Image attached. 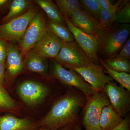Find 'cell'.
Here are the masks:
<instances>
[{
  "mask_svg": "<svg viewBox=\"0 0 130 130\" xmlns=\"http://www.w3.org/2000/svg\"><path fill=\"white\" fill-rule=\"evenodd\" d=\"M86 100L83 93L74 90L69 91L55 102L40 124L42 127L57 130L68 124L76 123Z\"/></svg>",
  "mask_w": 130,
  "mask_h": 130,
  "instance_id": "cell-1",
  "label": "cell"
},
{
  "mask_svg": "<svg viewBox=\"0 0 130 130\" xmlns=\"http://www.w3.org/2000/svg\"><path fill=\"white\" fill-rule=\"evenodd\" d=\"M130 32L129 24L114 23L98 30L95 36L98 43V55L103 60L114 58L125 44Z\"/></svg>",
  "mask_w": 130,
  "mask_h": 130,
  "instance_id": "cell-2",
  "label": "cell"
},
{
  "mask_svg": "<svg viewBox=\"0 0 130 130\" xmlns=\"http://www.w3.org/2000/svg\"><path fill=\"white\" fill-rule=\"evenodd\" d=\"M109 104V99L103 91L96 93L87 99L82 119L85 130H102L100 116L103 108Z\"/></svg>",
  "mask_w": 130,
  "mask_h": 130,
  "instance_id": "cell-3",
  "label": "cell"
},
{
  "mask_svg": "<svg viewBox=\"0 0 130 130\" xmlns=\"http://www.w3.org/2000/svg\"><path fill=\"white\" fill-rule=\"evenodd\" d=\"M54 60L66 69L71 70L93 63L75 41L63 43Z\"/></svg>",
  "mask_w": 130,
  "mask_h": 130,
  "instance_id": "cell-4",
  "label": "cell"
},
{
  "mask_svg": "<svg viewBox=\"0 0 130 130\" xmlns=\"http://www.w3.org/2000/svg\"><path fill=\"white\" fill-rule=\"evenodd\" d=\"M37 12L36 8H29L23 14L0 26V38L8 41L13 40L20 41Z\"/></svg>",
  "mask_w": 130,
  "mask_h": 130,
  "instance_id": "cell-5",
  "label": "cell"
},
{
  "mask_svg": "<svg viewBox=\"0 0 130 130\" xmlns=\"http://www.w3.org/2000/svg\"><path fill=\"white\" fill-rule=\"evenodd\" d=\"M46 21L41 12H38L32 18L20 41L19 49L23 58L47 32Z\"/></svg>",
  "mask_w": 130,
  "mask_h": 130,
  "instance_id": "cell-6",
  "label": "cell"
},
{
  "mask_svg": "<svg viewBox=\"0 0 130 130\" xmlns=\"http://www.w3.org/2000/svg\"><path fill=\"white\" fill-rule=\"evenodd\" d=\"M51 74L63 84L77 89L88 99L96 92L90 85L79 76L73 70H68L54 60L52 61Z\"/></svg>",
  "mask_w": 130,
  "mask_h": 130,
  "instance_id": "cell-7",
  "label": "cell"
},
{
  "mask_svg": "<svg viewBox=\"0 0 130 130\" xmlns=\"http://www.w3.org/2000/svg\"><path fill=\"white\" fill-rule=\"evenodd\" d=\"M73 70L81 76L96 93L103 91L106 85L113 80L109 75L106 74L101 66L94 63Z\"/></svg>",
  "mask_w": 130,
  "mask_h": 130,
  "instance_id": "cell-8",
  "label": "cell"
},
{
  "mask_svg": "<svg viewBox=\"0 0 130 130\" xmlns=\"http://www.w3.org/2000/svg\"><path fill=\"white\" fill-rule=\"evenodd\" d=\"M103 91L115 112L122 118L125 117L130 111V92L113 81L106 85Z\"/></svg>",
  "mask_w": 130,
  "mask_h": 130,
  "instance_id": "cell-9",
  "label": "cell"
},
{
  "mask_svg": "<svg viewBox=\"0 0 130 130\" xmlns=\"http://www.w3.org/2000/svg\"><path fill=\"white\" fill-rule=\"evenodd\" d=\"M18 92L24 102L32 106L39 105L44 101L48 90L47 86L39 82L26 80L19 85Z\"/></svg>",
  "mask_w": 130,
  "mask_h": 130,
  "instance_id": "cell-10",
  "label": "cell"
},
{
  "mask_svg": "<svg viewBox=\"0 0 130 130\" xmlns=\"http://www.w3.org/2000/svg\"><path fill=\"white\" fill-rule=\"evenodd\" d=\"M66 25L74 37V40L86 53L93 63H99L98 55V43L94 36L87 34L74 26L68 18L64 17Z\"/></svg>",
  "mask_w": 130,
  "mask_h": 130,
  "instance_id": "cell-11",
  "label": "cell"
},
{
  "mask_svg": "<svg viewBox=\"0 0 130 130\" xmlns=\"http://www.w3.org/2000/svg\"><path fill=\"white\" fill-rule=\"evenodd\" d=\"M63 42L48 30L30 50L45 59L56 58L63 46Z\"/></svg>",
  "mask_w": 130,
  "mask_h": 130,
  "instance_id": "cell-12",
  "label": "cell"
},
{
  "mask_svg": "<svg viewBox=\"0 0 130 130\" xmlns=\"http://www.w3.org/2000/svg\"><path fill=\"white\" fill-rule=\"evenodd\" d=\"M72 24L84 32L95 36L98 30V21L81 8L68 18Z\"/></svg>",
  "mask_w": 130,
  "mask_h": 130,
  "instance_id": "cell-13",
  "label": "cell"
},
{
  "mask_svg": "<svg viewBox=\"0 0 130 130\" xmlns=\"http://www.w3.org/2000/svg\"><path fill=\"white\" fill-rule=\"evenodd\" d=\"M6 59L7 73L9 77H14L23 71L24 64L21 51L11 43L7 44Z\"/></svg>",
  "mask_w": 130,
  "mask_h": 130,
  "instance_id": "cell-14",
  "label": "cell"
},
{
  "mask_svg": "<svg viewBox=\"0 0 130 130\" xmlns=\"http://www.w3.org/2000/svg\"><path fill=\"white\" fill-rule=\"evenodd\" d=\"M36 125L26 118L10 114L0 116V130H37Z\"/></svg>",
  "mask_w": 130,
  "mask_h": 130,
  "instance_id": "cell-15",
  "label": "cell"
},
{
  "mask_svg": "<svg viewBox=\"0 0 130 130\" xmlns=\"http://www.w3.org/2000/svg\"><path fill=\"white\" fill-rule=\"evenodd\" d=\"M124 119L114 110L111 104L103 108L100 119L102 130H112L118 126Z\"/></svg>",
  "mask_w": 130,
  "mask_h": 130,
  "instance_id": "cell-16",
  "label": "cell"
},
{
  "mask_svg": "<svg viewBox=\"0 0 130 130\" xmlns=\"http://www.w3.org/2000/svg\"><path fill=\"white\" fill-rule=\"evenodd\" d=\"M25 68L32 72L44 73L48 68L47 59L30 50L24 57Z\"/></svg>",
  "mask_w": 130,
  "mask_h": 130,
  "instance_id": "cell-17",
  "label": "cell"
},
{
  "mask_svg": "<svg viewBox=\"0 0 130 130\" xmlns=\"http://www.w3.org/2000/svg\"><path fill=\"white\" fill-rule=\"evenodd\" d=\"M47 29L63 42L73 41L74 37L66 25L59 24L48 19L46 20Z\"/></svg>",
  "mask_w": 130,
  "mask_h": 130,
  "instance_id": "cell-18",
  "label": "cell"
},
{
  "mask_svg": "<svg viewBox=\"0 0 130 130\" xmlns=\"http://www.w3.org/2000/svg\"><path fill=\"white\" fill-rule=\"evenodd\" d=\"M35 3L43 9L48 19L59 24H66L64 17L60 13L58 7L50 0H36Z\"/></svg>",
  "mask_w": 130,
  "mask_h": 130,
  "instance_id": "cell-19",
  "label": "cell"
},
{
  "mask_svg": "<svg viewBox=\"0 0 130 130\" xmlns=\"http://www.w3.org/2000/svg\"><path fill=\"white\" fill-rule=\"evenodd\" d=\"M99 63H101L104 67L105 73L109 75L113 79L117 81L120 86L130 92V74L124 72H120L115 71L109 68L105 64L102 59L98 56Z\"/></svg>",
  "mask_w": 130,
  "mask_h": 130,
  "instance_id": "cell-20",
  "label": "cell"
},
{
  "mask_svg": "<svg viewBox=\"0 0 130 130\" xmlns=\"http://www.w3.org/2000/svg\"><path fill=\"white\" fill-rule=\"evenodd\" d=\"M30 1L27 0H13L12 2L9 11L3 19V21H8L20 16L29 9Z\"/></svg>",
  "mask_w": 130,
  "mask_h": 130,
  "instance_id": "cell-21",
  "label": "cell"
},
{
  "mask_svg": "<svg viewBox=\"0 0 130 130\" xmlns=\"http://www.w3.org/2000/svg\"><path fill=\"white\" fill-rule=\"evenodd\" d=\"M55 1L64 17L69 18L73 12L81 8L79 1L78 0H56Z\"/></svg>",
  "mask_w": 130,
  "mask_h": 130,
  "instance_id": "cell-22",
  "label": "cell"
},
{
  "mask_svg": "<svg viewBox=\"0 0 130 130\" xmlns=\"http://www.w3.org/2000/svg\"><path fill=\"white\" fill-rule=\"evenodd\" d=\"M124 1L121 5L114 9H106L102 8L98 20V30L108 27L114 24L116 13Z\"/></svg>",
  "mask_w": 130,
  "mask_h": 130,
  "instance_id": "cell-23",
  "label": "cell"
},
{
  "mask_svg": "<svg viewBox=\"0 0 130 130\" xmlns=\"http://www.w3.org/2000/svg\"><path fill=\"white\" fill-rule=\"evenodd\" d=\"M105 64L111 70L120 72H130L129 59L115 58L102 59Z\"/></svg>",
  "mask_w": 130,
  "mask_h": 130,
  "instance_id": "cell-24",
  "label": "cell"
},
{
  "mask_svg": "<svg viewBox=\"0 0 130 130\" xmlns=\"http://www.w3.org/2000/svg\"><path fill=\"white\" fill-rule=\"evenodd\" d=\"M130 23V1H124L115 14L114 23L128 24Z\"/></svg>",
  "mask_w": 130,
  "mask_h": 130,
  "instance_id": "cell-25",
  "label": "cell"
},
{
  "mask_svg": "<svg viewBox=\"0 0 130 130\" xmlns=\"http://www.w3.org/2000/svg\"><path fill=\"white\" fill-rule=\"evenodd\" d=\"M81 8L98 21L101 7L98 0H80Z\"/></svg>",
  "mask_w": 130,
  "mask_h": 130,
  "instance_id": "cell-26",
  "label": "cell"
},
{
  "mask_svg": "<svg viewBox=\"0 0 130 130\" xmlns=\"http://www.w3.org/2000/svg\"><path fill=\"white\" fill-rule=\"evenodd\" d=\"M17 104L9 95L4 87L0 86V109L11 110L15 109Z\"/></svg>",
  "mask_w": 130,
  "mask_h": 130,
  "instance_id": "cell-27",
  "label": "cell"
},
{
  "mask_svg": "<svg viewBox=\"0 0 130 130\" xmlns=\"http://www.w3.org/2000/svg\"><path fill=\"white\" fill-rule=\"evenodd\" d=\"M114 58L119 59H130V39L129 37L125 44L121 48L119 53Z\"/></svg>",
  "mask_w": 130,
  "mask_h": 130,
  "instance_id": "cell-28",
  "label": "cell"
},
{
  "mask_svg": "<svg viewBox=\"0 0 130 130\" xmlns=\"http://www.w3.org/2000/svg\"><path fill=\"white\" fill-rule=\"evenodd\" d=\"M7 53V43L6 41L0 38V63L5 65Z\"/></svg>",
  "mask_w": 130,
  "mask_h": 130,
  "instance_id": "cell-29",
  "label": "cell"
},
{
  "mask_svg": "<svg viewBox=\"0 0 130 130\" xmlns=\"http://www.w3.org/2000/svg\"><path fill=\"white\" fill-rule=\"evenodd\" d=\"M123 0L118 1L114 4L112 3V1L108 0H98V2L101 7L103 9H112L118 7L123 2Z\"/></svg>",
  "mask_w": 130,
  "mask_h": 130,
  "instance_id": "cell-30",
  "label": "cell"
},
{
  "mask_svg": "<svg viewBox=\"0 0 130 130\" xmlns=\"http://www.w3.org/2000/svg\"><path fill=\"white\" fill-rule=\"evenodd\" d=\"M130 126V119L128 115L118 126L112 130H129Z\"/></svg>",
  "mask_w": 130,
  "mask_h": 130,
  "instance_id": "cell-31",
  "label": "cell"
},
{
  "mask_svg": "<svg viewBox=\"0 0 130 130\" xmlns=\"http://www.w3.org/2000/svg\"><path fill=\"white\" fill-rule=\"evenodd\" d=\"M5 78V65L0 63V86L4 87Z\"/></svg>",
  "mask_w": 130,
  "mask_h": 130,
  "instance_id": "cell-32",
  "label": "cell"
},
{
  "mask_svg": "<svg viewBox=\"0 0 130 130\" xmlns=\"http://www.w3.org/2000/svg\"><path fill=\"white\" fill-rule=\"evenodd\" d=\"M77 125L76 123H71L63 126L58 130H75Z\"/></svg>",
  "mask_w": 130,
  "mask_h": 130,
  "instance_id": "cell-33",
  "label": "cell"
},
{
  "mask_svg": "<svg viewBox=\"0 0 130 130\" xmlns=\"http://www.w3.org/2000/svg\"><path fill=\"white\" fill-rule=\"evenodd\" d=\"M8 1H7V0H0V7L5 5L8 2Z\"/></svg>",
  "mask_w": 130,
  "mask_h": 130,
  "instance_id": "cell-34",
  "label": "cell"
},
{
  "mask_svg": "<svg viewBox=\"0 0 130 130\" xmlns=\"http://www.w3.org/2000/svg\"><path fill=\"white\" fill-rule=\"evenodd\" d=\"M37 130H51L48 128H46V127H42L40 129Z\"/></svg>",
  "mask_w": 130,
  "mask_h": 130,
  "instance_id": "cell-35",
  "label": "cell"
},
{
  "mask_svg": "<svg viewBox=\"0 0 130 130\" xmlns=\"http://www.w3.org/2000/svg\"><path fill=\"white\" fill-rule=\"evenodd\" d=\"M75 130H83L82 129H81V127L78 125H77L76 128V129H75Z\"/></svg>",
  "mask_w": 130,
  "mask_h": 130,
  "instance_id": "cell-36",
  "label": "cell"
}]
</instances>
